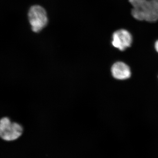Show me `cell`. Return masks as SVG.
I'll use <instances>...</instances> for the list:
<instances>
[{
	"label": "cell",
	"instance_id": "cell-1",
	"mask_svg": "<svg viewBox=\"0 0 158 158\" xmlns=\"http://www.w3.org/2000/svg\"><path fill=\"white\" fill-rule=\"evenodd\" d=\"M131 14L139 21L155 22L158 20V0H129Z\"/></svg>",
	"mask_w": 158,
	"mask_h": 158
},
{
	"label": "cell",
	"instance_id": "cell-2",
	"mask_svg": "<svg viewBox=\"0 0 158 158\" xmlns=\"http://www.w3.org/2000/svg\"><path fill=\"white\" fill-rule=\"evenodd\" d=\"M23 133L21 125L11 121L7 117L0 119V138L4 141H15L21 136Z\"/></svg>",
	"mask_w": 158,
	"mask_h": 158
},
{
	"label": "cell",
	"instance_id": "cell-3",
	"mask_svg": "<svg viewBox=\"0 0 158 158\" xmlns=\"http://www.w3.org/2000/svg\"><path fill=\"white\" fill-rule=\"evenodd\" d=\"M28 17L32 31L34 32H40L47 24L46 12L41 6H32L29 10Z\"/></svg>",
	"mask_w": 158,
	"mask_h": 158
},
{
	"label": "cell",
	"instance_id": "cell-4",
	"mask_svg": "<svg viewBox=\"0 0 158 158\" xmlns=\"http://www.w3.org/2000/svg\"><path fill=\"white\" fill-rule=\"evenodd\" d=\"M112 44L114 47L123 51L130 47L132 42V37L128 31L124 29L113 33Z\"/></svg>",
	"mask_w": 158,
	"mask_h": 158
},
{
	"label": "cell",
	"instance_id": "cell-5",
	"mask_svg": "<svg viewBox=\"0 0 158 158\" xmlns=\"http://www.w3.org/2000/svg\"><path fill=\"white\" fill-rule=\"evenodd\" d=\"M111 71L113 77L118 80H126L131 76L129 67L124 62H118L113 64Z\"/></svg>",
	"mask_w": 158,
	"mask_h": 158
},
{
	"label": "cell",
	"instance_id": "cell-6",
	"mask_svg": "<svg viewBox=\"0 0 158 158\" xmlns=\"http://www.w3.org/2000/svg\"><path fill=\"white\" fill-rule=\"evenodd\" d=\"M155 47L156 51L158 52V40L157 41H156L155 45Z\"/></svg>",
	"mask_w": 158,
	"mask_h": 158
}]
</instances>
